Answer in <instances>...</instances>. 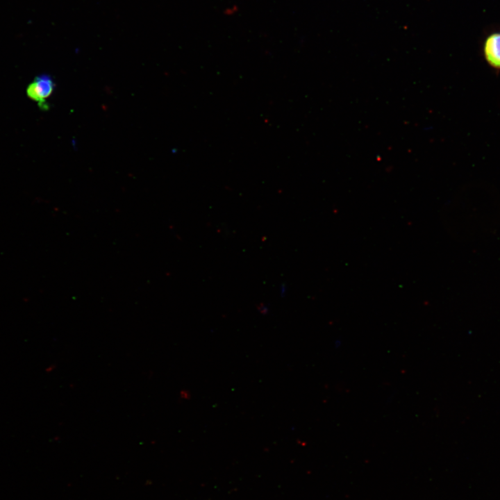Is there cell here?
I'll return each instance as SVG.
<instances>
[{
  "label": "cell",
  "instance_id": "obj_1",
  "mask_svg": "<svg viewBox=\"0 0 500 500\" xmlns=\"http://www.w3.org/2000/svg\"><path fill=\"white\" fill-rule=\"evenodd\" d=\"M55 84L52 78L42 74L36 77L31 83L26 90L28 97L38 103L43 109H47V99L51 96L54 90Z\"/></svg>",
  "mask_w": 500,
  "mask_h": 500
},
{
  "label": "cell",
  "instance_id": "obj_2",
  "mask_svg": "<svg viewBox=\"0 0 500 500\" xmlns=\"http://www.w3.org/2000/svg\"><path fill=\"white\" fill-rule=\"evenodd\" d=\"M484 55L490 65L500 69V33H492L487 38Z\"/></svg>",
  "mask_w": 500,
  "mask_h": 500
}]
</instances>
